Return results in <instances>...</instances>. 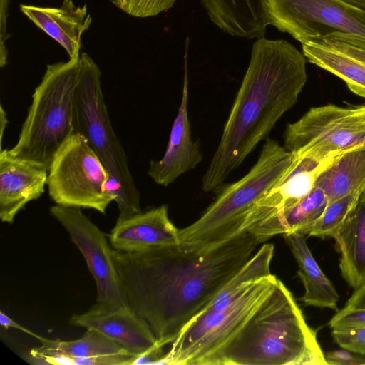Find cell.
Returning a JSON list of instances; mask_svg holds the SVG:
<instances>
[{"label": "cell", "mask_w": 365, "mask_h": 365, "mask_svg": "<svg viewBox=\"0 0 365 365\" xmlns=\"http://www.w3.org/2000/svg\"><path fill=\"white\" fill-rule=\"evenodd\" d=\"M258 244L245 231L200 252L177 244L135 252L113 249V256L129 307L164 346L211 303Z\"/></svg>", "instance_id": "1"}, {"label": "cell", "mask_w": 365, "mask_h": 365, "mask_svg": "<svg viewBox=\"0 0 365 365\" xmlns=\"http://www.w3.org/2000/svg\"><path fill=\"white\" fill-rule=\"evenodd\" d=\"M307 80L306 58L284 39L257 38L218 147L202 181L217 190L279 119L297 103Z\"/></svg>", "instance_id": "2"}, {"label": "cell", "mask_w": 365, "mask_h": 365, "mask_svg": "<svg viewBox=\"0 0 365 365\" xmlns=\"http://www.w3.org/2000/svg\"><path fill=\"white\" fill-rule=\"evenodd\" d=\"M210 365H328L316 331L292 292L277 279Z\"/></svg>", "instance_id": "3"}, {"label": "cell", "mask_w": 365, "mask_h": 365, "mask_svg": "<svg viewBox=\"0 0 365 365\" xmlns=\"http://www.w3.org/2000/svg\"><path fill=\"white\" fill-rule=\"evenodd\" d=\"M297 161V155L267 138L250 171L239 180L219 188L216 199L202 215L179 230L181 246L204 251L242 232L257 202L292 170Z\"/></svg>", "instance_id": "4"}, {"label": "cell", "mask_w": 365, "mask_h": 365, "mask_svg": "<svg viewBox=\"0 0 365 365\" xmlns=\"http://www.w3.org/2000/svg\"><path fill=\"white\" fill-rule=\"evenodd\" d=\"M81 57L48 64L35 88L16 145L8 153L48 170L55 153L76 133Z\"/></svg>", "instance_id": "5"}, {"label": "cell", "mask_w": 365, "mask_h": 365, "mask_svg": "<svg viewBox=\"0 0 365 365\" xmlns=\"http://www.w3.org/2000/svg\"><path fill=\"white\" fill-rule=\"evenodd\" d=\"M101 77L96 63L88 53H82L76 100V133L86 138L108 172V190L118 207V218H123L141 211L140 192L129 170L125 150L112 127Z\"/></svg>", "instance_id": "6"}, {"label": "cell", "mask_w": 365, "mask_h": 365, "mask_svg": "<svg viewBox=\"0 0 365 365\" xmlns=\"http://www.w3.org/2000/svg\"><path fill=\"white\" fill-rule=\"evenodd\" d=\"M277 279L271 274L250 282L225 308L197 314L183 327L160 364L210 365L271 292Z\"/></svg>", "instance_id": "7"}, {"label": "cell", "mask_w": 365, "mask_h": 365, "mask_svg": "<svg viewBox=\"0 0 365 365\" xmlns=\"http://www.w3.org/2000/svg\"><path fill=\"white\" fill-rule=\"evenodd\" d=\"M109 181L108 172L86 138L76 133L55 153L48 170L47 187L56 205L105 214L114 200Z\"/></svg>", "instance_id": "8"}, {"label": "cell", "mask_w": 365, "mask_h": 365, "mask_svg": "<svg viewBox=\"0 0 365 365\" xmlns=\"http://www.w3.org/2000/svg\"><path fill=\"white\" fill-rule=\"evenodd\" d=\"M283 137L287 150L319 159L365 148V106L313 107L298 120L289 123Z\"/></svg>", "instance_id": "9"}, {"label": "cell", "mask_w": 365, "mask_h": 365, "mask_svg": "<svg viewBox=\"0 0 365 365\" xmlns=\"http://www.w3.org/2000/svg\"><path fill=\"white\" fill-rule=\"evenodd\" d=\"M269 25L304 42L335 31L365 38V9L345 0H267Z\"/></svg>", "instance_id": "10"}, {"label": "cell", "mask_w": 365, "mask_h": 365, "mask_svg": "<svg viewBox=\"0 0 365 365\" xmlns=\"http://www.w3.org/2000/svg\"><path fill=\"white\" fill-rule=\"evenodd\" d=\"M51 214L69 234L83 255L97 289V304L108 310L129 307L104 233L81 208L56 205Z\"/></svg>", "instance_id": "11"}, {"label": "cell", "mask_w": 365, "mask_h": 365, "mask_svg": "<svg viewBox=\"0 0 365 365\" xmlns=\"http://www.w3.org/2000/svg\"><path fill=\"white\" fill-rule=\"evenodd\" d=\"M302 45L310 63L339 77L352 93L365 98L364 37L335 31Z\"/></svg>", "instance_id": "12"}, {"label": "cell", "mask_w": 365, "mask_h": 365, "mask_svg": "<svg viewBox=\"0 0 365 365\" xmlns=\"http://www.w3.org/2000/svg\"><path fill=\"white\" fill-rule=\"evenodd\" d=\"M297 156V161L292 170L257 202L242 232L304 198L314 188L319 175L339 155L327 159L309 155Z\"/></svg>", "instance_id": "13"}, {"label": "cell", "mask_w": 365, "mask_h": 365, "mask_svg": "<svg viewBox=\"0 0 365 365\" xmlns=\"http://www.w3.org/2000/svg\"><path fill=\"white\" fill-rule=\"evenodd\" d=\"M187 101L188 81L185 70L182 100L171 128L165 152L160 160H150L148 170L150 178L163 187L174 182L182 174L195 168L202 160L199 143L192 138Z\"/></svg>", "instance_id": "14"}, {"label": "cell", "mask_w": 365, "mask_h": 365, "mask_svg": "<svg viewBox=\"0 0 365 365\" xmlns=\"http://www.w3.org/2000/svg\"><path fill=\"white\" fill-rule=\"evenodd\" d=\"M109 239L113 249L125 252L180 244L179 230L169 219L166 205L118 218Z\"/></svg>", "instance_id": "15"}, {"label": "cell", "mask_w": 365, "mask_h": 365, "mask_svg": "<svg viewBox=\"0 0 365 365\" xmlns=\"http://www.w3.org/2000/svg\"><path fill=\"white\" fill-rule=\"evenodd\" d=\"M48 170L0 150V219L12 223L25 205L38 199L47 185Z\"/></svg>", "instance_id": "16"}, {"label": "cell", "mask_w": 365, "mask_h": 365, "mask_svg": "<svg viewBox=\"0 0 365 365\" xmlns=\"http://www.w3.org/2000/svg\"><path fill=\"white\" fill-rule=\"evenodd\" d=\"M70 322L101 333L138 356L156 344L148 327L130 307L108 310L96 304L84 313L73 314Z\"/></svg>", "instance_id": "17"}, {"label": "cell", "mask_w": 365, "mask_h": 365, "mask_svg": "<svg viewBox=\"0 0 365 365\" xmlns=\"http://www.w3.org/2000/svg\"><path fill=\"white\" fill-rule=\"evenodd\" d=\"M21 11L39 29L59 43L69 59L81 57V38L90 27L92 16L85 4L63 0L60 7L20 4Z\"/></svg>", "instance_id": "18"}, {"label": "cell", "mask_w": 365, "mask_h": 365, "mask_svg": "<svg viewBox=\"0 0 365 365\" xmlns=\"http://www.w3.org/2000/svg\"><path fill=\"white\" fill-rule=\"evenodd\" d=\"M210 20L223 32L248 39L264 36L267 0H200Z\"/></svg>", "instance_id": "19"}, {"label": "cell", "mask_w": 365, "mask_h": 365, "mask_svg": "<svg viewBox=\"0 0 365 365\" xmlns=\"http://www.w3.org/2000/svg\"><path fill=\"white\" fill-rule=\"evenodd\" d=\"M341 254L339 269L354 290L365 284V192L334 237Z\"/></svg>", "instance_id": "20"}, {"label": "cell", "mask_w": 365, "mask_h": 365, "mask_svg": "<svg viewBox=\"0 0 365 365\" xmlns=\"http://www.w3.org/2000/svg\"><path fill=\"white\" fill-rule=\"evenodd\" d=\"M328 204L324 192L314 185L309 195L297 204L252 226L247 232H250L259 244L277 235L294 232L305 235L307 229L321 216Z\"/></svg>", "instance_id": "21"}, {"label": "cell", "mask_w": 365, "mask_h": 365, "mask_svg": "<svg viewBox=\"0 0 365 365\" xmlns=\"http://www.w3.org/2000/svg\"><path fill=\"white\" fill-rule=\"evenodd\" d=\"M299 267L297 274L304 287L299 298L304 306L329 308L338 312L339 296L331 282L322 272L309 250L306 235L300 232L283 235Z\"/></svg>", "instance_id": "22"}, {"label": "cell", "mask_w": 365, "mask_h": 365, "mask_svg": "<svg viewBox=\"0 0 365 365\" xmlns=\"http://www.w3.org/2000/svg\"><path fill=\"white\" fill-rule=\"evenodd\" d=\"M314 185L324 192L329 204L354 192H365V148L339 155L319 175Z\"/></svg>", "instance_id": "23"}, {"label": "cell", "mask_w": 365, "mask_h": 365, "mask_svg": "<svg viewBox=\"0 0 365 365\" xmlns=\"http://www.w3.org/2000/svg\"><path fill=\"white\" fill-rule=\"evenodd\" d=\"M42 345L31 349L33 354L62 356L74 358H88L128 351L122 346L101 333L86 329L79 339L71 341L46 339Z\"/></svg>", "instance_id": "24"}, {"label": "cell", "mask_w": 365, "mask_h": 365, "mask_svg": "<svg viewBox=\"0 0 365 365\" xmlns=\"http://www.w3.org/2000/svg\"><path fill=\"white\" fill-rule=\"evenodd\" d=\"M274 245L267 243L231 278L211 303L203 310H220L227 307L249 282L270 276ZM202 311V312H203Z\"/></svg>", "instance_id": "25"}, {"label": "cell", "mask_w": 365, "mask_h": 365, "mask_svg": "<svg viewBox=\"0 0 365 365\" xmlns=\"http://www.w3.org/2000/svg\"><path fill=\"white\" fill-rule=\"evenodd\" d=\"M361 195L354 192L328 204L321 216L307 229L304 234L320 238L334 237Z\"/></svg>", "instance_id": "26"}, {"label": "cell", "mask_w": 365, "mask_h": 365, "mask_svg": "<svg viewBox=\"0 0 365 365\" xmlns=\"http://www.w3.org/2000/svg\"><path fill=\"white\" fill-rule=\"evenodd\" d=\"M177 0H115L113 4L127 14L138 18L158 15L173 6Z\"/></svg>", "instance_id": "27"}, {"label": "cell", "mask_w": 365, "mask_h": 365, "mask_svg": "<svg viewBox=\"0 0 365 365\" xmlns=\"http://www.w3.org/2000/svg\"><path fill=\"white\" fill-rule=\"evenodd\" d=\"M331 336L342 349L365 356V327L332 329Z\"/></svg>", "instance_id": "28"}, {"label": "cell", "mask_w": 365, "mask_h": 365, "mask_svg": "<svg viewBox=\"0 0 365 365\" xmlns=\"http://www.w3.org/2000/svg\"><path fill=\"white\" fill-rule=\"evenodd\" d=\"M329 325L332 329L365 327V308L344 307L336 312Z\"/></svg>", "instance_id": "29"}, {"label": "cell", "mask_w": 365, "mask_h": 365, "mask_svg": "<svg viewBox=\"0 0 365 365\" xmlns=\"http://www.w3.org/2000/svg\"><path fill=\"white\" fill-rule=\"evenodd\" d=\"M138 357L129 351L88 358L72 359L75 365H132Z\"/></svg>", "instance_id": "30"}, {"label": "cell", "mask_w": 365, "mask_h": 365, "mask_svg": "<svg viewBox=\"0 0 365 365\" xmlns=\"http://www.w3.org/2000/svg\"><path fill=\"white\" fill-rule=\"evenodd\" d=\"M324 356L328 365H365V356L345 349L327 352Z\"/></svg>", "instance_id": "31"}, {"label": "cell", "mask_w": 365, "mask_h": 365, "mask_svg": "<svg viewBox=\"0 0 365 365\" xmlns=\"http://www.w3.org/2000/svg\"><path fill=\"white\" fill-rule=\"evenodd\" d=\"M9 0H0V66L4 68L7 63L8 51L6 41L10 37L6 31Z\"/></svg>", "instance_id": "32"}, {"label": "cell", "mask_w": 365, "mask_h": 365, "mask_svg": "<svg viewBox=\"0 0 365 365\" xmlns=\"http://www.w3.org/2000/svg\"><path fill=\"white\" fill-rule=\"evenodd\" d=\"M25 360L31 364L40 365H75L73 359L70 357L33 354L30 352L26 355Z\"/></svg>", "instance_id": "33"}, {"label": "cell", "mask_w": 365, "mask_h": 365, "mask_svg": "<svg viewBox=\"0 0 365 365\" xmlns=\"http://www.w3.org/2000/svg\"><path fill=\"white\" fill-rule=\"evenodd\" d=\"M163 347L157 343L150 349L139 355L133 362L132 365L140 364H160L165 354Z\"/></svg>", "instance_id": "34"}, {"label": "cell", "mask_w": 365, "mask_h": 365, "mask_svg": "<svg viewBox=\"0 0 365 365\" xmlns=\"http://www.w3.org/2000/svg\"><path fill=\"white\" fill-rule=\"evenodd\" d=\"M0 324L2 327L5 329L13 328L18 330H20L27 334H29L37 339H38L41 342L45 339L44 337H42L33 331L27 329L24 327L14 322L11 318H10L8 315H6L2 311L0 312Z\"/></svg>", "instance_id": "35"}, {"label": "cell", "mask_w": 365, "mask_h": 365, "mask_svg": "<svg viewBox=\"0 0 365 365\" xmlns=\"http://www.w3.org/2000/svg\"><path fill=\"white\" fill-rule=\"evenodd\" d=\"M345 307L365 308V284L354 292L346 301Z\"/></svg>", "instance_id": "36"}, {"label": "cell", "mask_w": 365, "mask_h": 365, "mask_svg": "<svg viewBox=\"0 0 365 365\" xmlns=\"http://www.w3.org/2000/svg\"><path fill=\"white\" fill-rule=\"evenodd\" d=\"M1 111H0V150L3 149L2 148V140H3V135H4V131L5 128H6V125L8 123V120L6 118V112L4 111L2 105H1Z\"/></svg>", "instance_id": "37"}, {"label": "cell", "mask_w": 365, "mask_h": 365, "mask_svg": "<svg viewBox=\"0 0 365 365\" xmlns=\"http://www.w3.org/2000/svg\"><path fill=\"white\" fill-rule=\"evenodd\" d=\"M354 5L365 8V0H345Z\"/></svg>", "instance_id": "38"}, {"label": "cell", "mask_w": 365, "mask_h": 365, "mask_svg": "<svg viewBox=\"0 0 365 365\" xmlns=\"http://www.w3.org/2000/svg\"><path fill=\"white\" fill-rule=\"evenodd\" d=\"M115 0H110V1L113 4Z\"/></svg>", "instance_id": "39"}, {"label": "cell", "mask_w": 365, "mask_h": 365, "mask_svg": "<svg viewBox=\"0 0 365 365\" xmlns=\"http://www.w3.org/2000/svg\"><path fill=\"white\" fill-rule=\"evenodd\" d=\"M364 106H365V104H364Z\"/></svg>", "instance_id": "40"}]
</instances>
